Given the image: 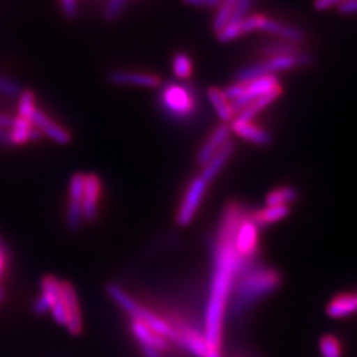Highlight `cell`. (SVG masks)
Returning <instances> with one entry per match:
<instances>
[{
	"mask_svg": "<svg viewBox=\"0 0 357 357\" xmlns=\"http://www.w3.org/2000/svg\"><path fill=\"white\" fill-rule=\"evenodd\" d=\"M222 0H183L184 4L199 8H218Z\"/></svg>",
	"mask_w": 357,
	"mask_h": 357,
	"instance_id": "38",
	"label": "cell"
},
{
	"mask_svg": "<svg viewBox=\"0 0 357 357\" xmlns=\"http://www.w3.org/2000/svg\"><path fill=\"white\" fill-rule=\"evenodd\" d=\"M296 68L295 63V56L289 57V56H283V57H274V59H268L264 60L258 64L252 65V66H246L243 68L241 70H238L237 73V82H243L248 84L250 81H255L257 78L265 76H274L275 73L280 72H286Z\"/></svg>",
	"mask_w": 357,
	"mask_h": 357,
	"instance_id": "8",
	"label": "cell"
},
{
	"mask_svg": "<svg viewBox=\"0 0 357 357\" xmlns=\"http://www.w3.org/2000/svg\"><path fill=\"white\" fill-rule=\"evenodd\" d=\"M342 15H355L357 13V0H348L337 7Z\"/></svg>",
	"mask_w": 357,
	"mask_h": 357,
	"instance_id": "42",
	"label": "cell"
},
{
	"mask_svg": "<svg viewBox=\"0 0 357 357\" xmlns=\"http://www.w3.org/2000/svg\"><path fill=\"white\" fill-rule=\"evenodd\" d=\"M36 110L35 106V96L32 91H22L19 96V116L31 121L32 115Z\"/></svg>",
	"mask_w": 357,
	"mask_h": 357,
	"instance_id": "32",
	"label": "cell"
},
{
	"mask_svg": "<svg viewBox=\"0 0 357 357\" xmlns=\"http://www.w3.org/2000/svg\"><path fill=\"white\" fill-rule=\"evenodd\" d=\"M206 96L209 102L213 106L216 114L218 115V118L222 121V123H228L231 119H234L236 114L231 109V103L225 97L222 90L218 89L216 86H212L206 91Z\"/></svg>",
	"mask_w": 357,
	"mask_h": 357,
	"instance_id": "23",
	"label": "cell"
},
{
	"mask_svg": "<svg viewBox=\"0 0 357 357\" xmlns=\"http://www.w3.org/2000/svg\"><path fill=\"white\" fill-rule=\"evenodd\" d=\"M160 97L167 112L176 118H187L195 112V93L188 86L168 84L162 90Z\"/></svg>",
	"mask_w": 357,
	"mask_h": 357,
	"instance_id": "5",
	"label": "cell"
},
{
	"mask_svg": "<svg viewBox=\"0 0 357 357\" xmlns=\"http://www.w3.org/2000/svg\"><path fill=\"white\" fill-rule=\"evenodd\" d=\"M281 94L282 91H274V93H270V94H266V96H264V97L257 98L255 101L250 103L249 106H246L243 112H240L234 118L241 119V121H253L257 115L259 114L261 112H264V110H265L268 106H270L271 103L274 102Z\"/></svg>",
	"mask_w": 357,
	"mask_h": 357,
	"instance_id": "26",
	"label": "cell"
},
{
	"mask_svg": "<svg viewBox=\"0 0 357 357\" xmlns=\"http://www.w3.org/2000/svg\"><path fill=\"white\" fill-rule=\"evenodd\" d=\"M0 249H4V246H3V245H1V243H0Z\"/></svg>",
	"mask_w": 357,
	"mask_h": 357,
	"instance_id": "47",
	"label": "cell"
},
{
	"mask_svg": "<svg viewBox=\"0 0 357 357\" xmlns=\"http://www.w3.org/2000/svg\"><path fill=\"white\" fill-rule=\"evenodd\" d=\"M319 349L321 357H343L339 339L330 333L320 339Z\"/></svg>",
	"mask_w": 357,
	"mask_h": 357,
	"instance_id": "31",
	"label": "cell"
},
{
	"mask_svg": "<svg viewBox=\"0 0 357 357\" xmlns=\"http://www.w3.org/2000/svg\"><path fill=\"white\" fill-rule=\"evenodd\" d=\"M131 332L135 336V339L139 342V344L144 347H150L159 352L166 351L168 348V340L166 337L158 335L156 332H153L151 328H149L146 324H143L141 321H131Z\"/></svg>",
	"mask_w": 357,
	"mask_h": 357,
	"instance_id": "22",
	"label": "cell"
},
{
	"mask_svg": "<svg viewBox=\"0 0 357 357\" xmlns=\"http://www.w3.org/2000/svg\"><path fill=\"white\" fill-rule=\"evenodd\" d=\"M52 317L53 319L56 320L57 324L60 326H66V321H68V315H66V308H65L64 302L63 299L60 298L53 307L51 308Z\"/></svg>",
	"mask_w": 357,
	"mask_h": 357,
	"instance_id": "36",
	"label": "cell"
},
{
	"mask_svg": "<svg viewBox=\"0 0 357 357\" xmlns=\"http://www.w3.org/2000/svg\"><path fill=\"white\" fill-rule=\"evenodd\" d=\"M233 243H234L236 253L245 262L252 259L257 255L258 246H259V228L250 218L249 213L245 215L241 222L238 224V228L236 230V234L233 238Z\"/></svg>",
	"mask_w": 357,
	"mask_h": 357,
	"instance_id": "7",
	"label": "cell"
},
{
	"mask_svg": "<svg viewBox=\"0 0 357 357\" xmlns=\"http://www.w3.org/2000/svg\"><path fill=\"white\" fill-rule=\"evenodd\" d=\"M61 7L68 17H75L77 15V0H60Z\"/></svg>",
	"mask_w": 357,
	"mask_h": 357,
	"instance_id": "41",
	"label": "cell"
},
{
	"mask_svg": "<svg viewBox=\"0 0 357 357\" xmlns=\"http://www.w3.org/2000/svg\"><path fill=\"white\" fill-rule=\"evenodd\" d=\"M107 295L114 302L115 305L121 307L126 314H128L135 321H141L151 328L158 335L166 337L167 340L171 336L172 327L167 320L158 317L153 311L147 310L146 307L141 306L135 299H132L121 286L116 283H109L106 287Z\"/></svg>",
	"mask_w": 357,
	"mask_h": 357,
	"instance_id": "3",
	"label": "cell"
},
{
	"mask_svg": "<svg viewBox=\"0 0 357 357\" xmlns=\"http://www.w3.org/2000/svg\"><path fill=\"white\" fill-rule=\"evenodd\" d=\"M261 31L268 32L270 35H274V36L281 38L282 41L294 43V44H301L306 38V33L301 28L289 26L286 23H282V22L274 20V19H268V17H265V22L262 24Z\"/></svg>",
	"mask_w": 357,
	"mask_h": 357,
	"instance_id": "20",
	"label": "cell"
},
{
	"mask_svg": "<svg viewBox=\"0 0 357 357\" xmlns=\"http://www.w3.org/2000/svg\"><path fill=\"white\" fill-rule=\"evenodd\" d=\"M255 1V0H238L228 24H236V23H238V22L245 19L250 11V8L253 7Z\"/></svg>",
	"mask_w": 357,
	"mask_h": 357,
	"instance_id": "33",
	"label": "cell"
},
{
	"mask_svg": "<svg viewBox=\"0 0 357 357\" xmlns=\"http://www.w3.org/2000/svg\"><path fill=\"white\" fill-rule=\"evenodd\" d=\"M238 0H222L220 7L217 8L216 16L213 19V31L215 33H218L222 28L228 26L230 17L233 15V11L236 8Z\"/></svg>",
	"mask_w": 357,
	"mask_h": 357,
	"instance_id": "29",
	"label": "cell"
},
{
	"mask_svg": "<svg viewBox=\"0 0 357 357\" xmlns=\"http://www.w3.org/2000/svg\"><path fill=\"white\" fill-rule=\"evenodd\" d=\"M51 305L45 299H43L41 296H38V299L35 301V303H33V307H32V310L36 315H45L51 311Z\"/></svg>",
	"mask_w": 357,
	"mask_h": 357,
	"instance_id": "40",
	"label": "cell"
},
{
	"mask_svg": "<svg viewBox=\"0 0 357 357\" xmlns=\"http://www.w3.org/2000/svg\"><path fill=\"white\" fill-rule=\"evenodd\" d=\"M206 188H208V184L200 176L192 178L178 206V215H176V222L178 227L185 228L193 221L204 199Z\"/></svg>",
	"mask_w": 357,
	"mask_h": 357,
	"instance_id": "6",
	"label": "cell"
},
{
	"mask_svg": "<svg viewBox=\"0 0 357 357\" xmlns=\"http://www.w3.org/2000/svg\"><path fill=\"white\" fill-rule=\"evenodd\" d=\"M7 265V253L6 249H0V277L3 275V271Z\"/></svg>",
	"mask_w": 357,
	"mask_h": 357,
	"instance_id": "44",
	"label": "cell"
},
{
	"mask_svg": "<svg viewBox=\"0 0 357 357\" xmlns=\"http://www.w3.org/2000/svg\"><path fill=\"white\" fill-rule=\"evenodd\" d=\"M357 312V294L340 293L335 295L326 306V314L331 319H343Z\"/></svg>",
	"mask_w": 357,
	"mask_h": 357,
	"instance_id": "19",
	"label": "cell"
},
{
	"mask_svg": "<svg viewBox=\"0 0 357 357\" xmlns=\"http://www.w3.org/2000/svg\"><path fill=\"white\" fill-rule=\"evenodd\" d=\"M264 22H265V16L262 15H248L241 22L236 24H228L225 28H222L218 33H216L217 40L220 43H229L249 32L261 31Z\"/></svg>",
	"mask_w": 357,
	"mask_h": 357,
	"instance_id": "13",
	"label": "cell"
},
{
	"mask_svg": "<svg viewBox=\"0 0 357 357\" xmlns=\"http://www.w3.org/2000/svg\"><path fill=\"white\" fill-rule=\"evenodd\" d=\"M172 70L174 75L180 78V79H187L192 76L193 72V65H192L191 59L185 53H178L175 54L172 60Z\"/></svg>",
	"mask_w": 357,
	"mask_h": 357,
	"instance_id": "30",
	"label": "cell"
},
{
	"mask_svg": "<svg viewBox=\"0 0 357 357\" xmlns=\"http://www.w3.org/2000/svg\"><path fill=\"white\" fill-rule=\"evenodd\" d=\"M141 348L142 354H143V356L144 357H162L160 352H159V351H156V349H153V348L144 347V345H141Z\"/></svg>",
	"mask_w": 357,
	"mask_h": 357,
	"instance_id": "43",
	"label": "cell"
},
{
	"mask_svg": "<svg viewBox=\"0 0 357 357\" xmlns=\"http://www.w3.org/2000/svg\"><path fill=\"white\" fill-rule=\"evenodd\" d=\"M31 123L35 128H38L43 135L50 137L52 141H54L59 144H68L70 142V134L60 125L54 123L50 116H47L38 109H36L32 115Z\"/></svg>",
	"mask_w": 357,
	"mask_h": 357,
	"instance_id": "17",
	"label": "cell"
},
{
	"mask_svg": "<svg viewBox=\"0 0 357 357\" xmlns=\"http://www.w3.org/2000/svg\"><path fill=\"white\" fill-rule=\"evenodd\" d=\"M230 126L228 123L218 125L212 134L208 137L204 144L202 146L200 151L197 153L196 160L200 166H205L206 162L215 155V153L222 149V146L229 141Z\"/></svg>",
	"mask_w": 357,
	"mask_h": 357,
	"instance_id": "15",
	"label": "cell"
},
{
	"mask_svg": "<svg viewBox=\"0 0 357 357\" xmlns=\"http://www.w3.org/2000/svg\"><path fill=\"white\" fill-rule=\"evenodd\" d=\"M4 295H6V293H4V289L0 286V303L3 302V299H4Z\"/></svg>",
	"mask_w": 357,
	"mask_h": 357,
	"instance_id": "45",
	"label": "cell"
},
{
	"mask_svg": "<svg viewBox=\"0 0 357 357\" xmlns=\"http://www.w3.org/2000/svg\"><path fill=\"white\" fill-rule=\"evenodd\" d=\"M84 184H85L84 174L73 175L69 183V205L66 212V227L72 231H76L81 227Z\"/></svg>",
	"mask_w": 357,
	"mask_h": 357,
	"instance_id": "10",
	"label": "cell"
},
{
	"mask_svg": "<svg viewBox=\"0 0 357 357\" xmlns=\"http://www.w3.org/2000/svg\"><path fill=\"white\" fill-rule=\"evenodd\" d=\"M230 131L243 138L246 142H250L255 146H268L273 142L271 134L265 128H259L253 123V121H241L234 118L230 126Z\"/></svg>",
	"mask_w": 357,
	"mask_h": 357,
	"instance_id": "14",
	"label": "cell"
},
{
	"mask_svg": "<svg viewBox=\"0 0 357 357\" xmlns=\"http://www.w3.org/2000/svg\"><path fill=\"white\" fill-rule=\"evenodd\" d=\"M303 51L299 44H294V43H287V41H278V43H271L266 44L259 50V54L265 59H274V57H283V56H289L294 57L296 56L299 52Z\"/></svg>",
	"mask_w": 357,
	"mask_h": 357,
	"instance_id": "25",
	"label": "cell"
},
{
	"mask_svg": "<svg viewBox=\"0 0 357 357\" xmlns=\"http://www.w3.org/2000/svg\"><path fill=\"white\" fill-rule=\"evenodd\" d=\"M289 215H290V206H266L264 209L249 213V216L255 221L258 228L280 222Z\"/></svg>",
	"mask_w": 357,
	"mask_h": 357,
	"instance_id": "24",
	"label": "cell"
},
{
	"mask_svg": "<svg viewBox=\"0 0 357 357\" xmlns=\"http://www.w3.org/2000/svg\"><path fill=\"white\" fill-rule=\"evenodd\" d=\"M109 79L115 85H134L142 88H158L162 79L158 75L144 72H113L109 75Z\"/></svg>",
	"mask_w": 357,
	"mask_h": 357,
	"instance_id": "16",
	"label": "cell"
},
{
	"mask_svg": "<svg viewBox=\"0 0 357 357\" xmlns=\"http://www.w3.org/2000/svg\"><path fill=\"white\" fill-rule=\"evenodd\" d=\"M101 178L97 175H85L84 195H82V220L93 222L98 215V203L101 196Z\"/></svg>",
	"mask_w": 357,
	"mask_h": 357,
	"instance_id": "11",
	"label": "cell"
},
{
	"mask_svg": "<svg viewBox=\"0 0 357 357\" xmlns=\"http://www.w3.org/2000/svg\"><path fill=\"white\" fill-rule=\"evenodd\" d=\"M169 324L172 327V332L168 342L180 345L181 348L187 349L196 357H209L212 352L216 351L206 342L204 335L192 328L191 326L178 320H175Z\"/></svg>",
	"mask_w": 357,
	"mask_h": 357,
	"instance_id": "4",
	"label": "cell"
},
{
	"mask_svg": "<svg viewBox=\"0 0 357 357\" xmlns=\"http://www.w3.org/2000/svg\"><path fill=\"white\" fill-rule=\"evenodd\" d=\"M0 94L7 97H19L22 94V90L13 79L0 76Z\"/></svg>",
	"mask_w": 357,
	"mask_h": 357,
	"instance_id": "34",
	"label": "cell"
},
{
	"mask_svg": "<svg viewBox=\"0 0 357 357\" xmlns=\"http://www.w3.org/2000/svg\"><path fill=\"white\" fill-rule=\"evenodd\" d=\"M43 137L40 130H36L35 126L31 123V121L24 119L22 116L13 118V128L8 131L10 144H24L26 142L38 141Z\"/></svg>",
	"mask_w": 357,
	"mask_h": 357,
	"instance_id": "21",
	"label": "cell"
},
{
	"mask_svg": "<svg viewBox=\"0 0 357 357\" xmlns=\"http://www.w3.org/2000/svg\"><path fill=\"white\" fill-rule=\"evenodd\" d=\"M348 0H314V8L317 11H327L333 7H339Z\"/></svg>",
	"mask_w": 357,
	"mask_h": 357,
	"instance_id": "39",
	"label": "cell"
},
{
	"mask_svg": "<svg viewBox=\"0 0 357 357\" xmlns=\"http://www.w3.org/2000/svg\"><path fill=\"white\" fill-rule=\"evenodd\" d=\"M274 91H282L281 84L275 76H265L257 78L255 81H250L245 84V91L243 97L231 102V109L234 114L237 115L243 112L246 106L255 101L259 97H264Z\"/></svg>",
	"mask_w": 357,
	"mask_h": 357,
	"instance_id": "9",
	"label": "cell"
},
{
	"mask_svg": "<svg viewBox=\"0 0 357 357\" xmlns=\"http://www.w3.org/2000/svg\"><path fill=\"white\" fill-rule=\"evenodd\" d=\"M13 118L8 115L0 114V144L8 146L10 144V138H8V131L13 128Z\"/></svg>",
	"mask_w": 357,
	"mask_h": 357,
	"instance_id": "35",
	"label": "cell"
},
{
	"mask_svg": "<svg viewBox=\"0 0 357 357\" xmlns=\"http://www.w3.org/2000/svg\"><path fill=\"white\" fill-rule=\"evenodd\" d=\"M61 299L66 308V328L72 335H79L82 331V319H81V310L77 298L76 290L69 282H61Z\"/></svg>",
	"mask_w": 357,
	"mask_h": 357,
	"instance_id": "12",
	"label": "cell"
},
{
	"mask_svg": "<svg viewBox=\"0 0 357 357\" xmlns=\"http://www.w3.org/2000/svg\"><path fill=\"white\" fill-rule=\"evenodd\" d=\"M225 97L229 100V102L231 103L236 100H238L240 97H243V91H245V84L243 82H236L233 85L228 86L227 89L222 90Z\"/></svg>",
	"mask_w": 357,
	"mask_h": 357,
	"instance_id": "37",
	"label": "cell"
},
{
	"mask_svg": "<svg viewBox=\"0 0 357 357\" xmlns=\"http://www.w3.org/2000/svg\"><path fill=\"white\" fill-rule=\"evenodd\" d=\"M209 357H221V354H220V351H215V352H212V355Z\"/></svg>",
	"mask_w": 357,
	"mask_h": 357,
	"instance_id": "46",
	"label": "cell"
},
{
	"mask_svg": "<svg viewBox=\"0 0 357 357\" xmlns=\"http://www.w3.org/2000/svg\"><path fill=\"white\" fill-rule=\"evenodd\" d=\"M51 307L61 298V282L53 275H45L41 281V295Z\"/></svg>",
	"mask_w": 357,
	"mask_h": 357,
	"instance_id": "28",
	"label": "cell"
},
{
	"mask_svg": "<svg viewBox=\"0 0 357 357\" xmlns=\"http://www.w3.org/2000/svg\"><path fill=\"white\" fill-rule=\"evenodd\" d=\"M233 283V298L230 303V311L234 317L241 315L259 299L274 293L282 283L280 271L265 266L243 268Z\"/></svg>",
	"mask_w": 357,
	"mask_h": 357,
	"instance_id": "2",
	"label": "cell"
},
{
	"mask_svg": "<svg viewBox=\"0 0 357 357\" xmlns=\"http://www.w3.org/2000/svg\"><path fill=\"white\" fill-rule=\"evenodd\" d=\"M298 199V191L291 185H284L270 191L265 199L266 206H290Z\"/></svg>",
	"mask_w": 357,
	"mask_h": 357,
	"instance_id": "27",
	"label": "cell"
},
{
	"mask_svg": "<svg viewBox=\"0 0 357 357\" xmlns=\"http://www.w3.org/2000/svg\"><path fill=\"white\" fill-rule=\"evenodd\" d=\"M236 150V143L233 141H228L221 150H218L208 162L203 166V171L200 174V178L204 180L206 184H209L217 175L221 172V169L227 166L230 158L233 156Z\"/></svg>",
	"mask_w": 357,
	"mask_h": 357,
	"instance_id": "18",
	"label": "cell"
},
{
	"mask_svg": "<svg viewBox=\"0 0 357 357\" xmlns=\"http://www.w3.org/2000/svg\"><path fill=\"white\" fill-rule=\"evenodd\" d=\"M245 212L243 205L236 202H230L225 205L220 220L218 240L211 280V291L205 310L204 332L206 342L216 351H220L222 343L224 319L230 291L245 264V261L236 253L233 243L236 230Z\"/></svg>",
	"mask_w": 357,
	"mask_h": 357,
	"instance_id": "1",
	"label": "cell"
}]
</instances>
